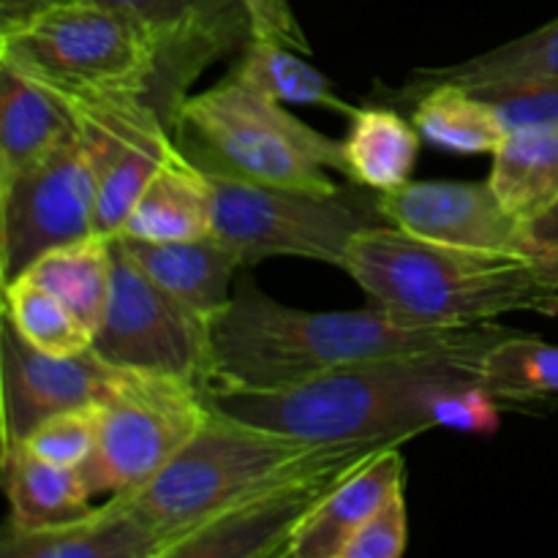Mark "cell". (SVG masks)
<instances>
[{"mask_svg": "<svg viewBox=\"0 0 558 558\" xmlns=\"http://www.w3.org/2000/svg\"><path fill=\"white\" fill-rule=\"evenodd\" d=\"M510 327H403L368 303L360 311L289 308L245 281L210 319L207 396L267 392L392 354L488 352Z\"/></svg>", "mask_w": 558, "mask_h": 558, "instance_id": "obj_1", "label": "cell"}, {"mask_svg": "<svg viewBox=\"0 0 558 558\" xmlns=\"http://www.w3.org/2000/svg\"><path fill=\"white\" fill-rule=\"evenodd\" d=\"M485 352L392 354L267 392L210 396L223 412L305 441L417 436L441 396L480 385Z\"/></svg>", "mask_w": 558, "mask_h": 558, "instance_id": "obj_2", "label": "cell"}, {"mask_svg": "<svg viewBox=\"0 0 558 558\" xmlns=\"http://www.w3.org/2000/svg\"><path fill=\"white\" fill-rule=\"evenodd\" d=\"M347 272L403 327H474L515 311L558 316V289L529 259L430 243L396 227L360 232Z\"/></svg>", "mask_w": 558, "mask_h": 558, "instance_id": "obj_3", "label": "cell"}, {"mask_svg": "<svg viewBox=\"0 0 558 558\" xmlns=\"http://www.w3.org/2000/svg\"><path fill=\"white\" fill-rule=\"evenodd\" d=\"M180 150L207 174L336 194L330 172L347 174L343 142L319 134L240 71L189 93L172 120Z\"/></svg>", "mask_w": 558, "mask_h": 558, "instance_id": "obj_4", "label": "cell"}, {"mask_svg": "<svg viewBox=\"0 0 558 558\" xmlns=\"http://www.w3.org/2000/svg\"><path fill=\"white\" fill-rule=\"evenodd\" d=\"M316 447L319 441L262 428L213 403L194 439L150 483L114 496L153 534L156 558H169L189 534L287 477Z\"/></svg>", "mask_w": 558, "mask_h": 558, "instance_id": "obj_5", "label": "cell"}, {"mask_svg": "<svg viewBox=\"0 0 558 558\" xmlns=\"http://www.w3.org/2000/svg\"><path fill=\"white\" fill-rule=\"evenodd\" d=\"M0 60L58 98L147 93L161 80V47L136 16L98 3H54L0 27Z\"/></svg>", "mask_w": 558, "mask_h": 558, "instance_id": "obj_6", "label": "cell"}, {"mask_svg": "<svg viewBox=\"0 0 558 558\" xmlns=\"http://www.w3.org/2000/svg\"><path fill=\"white\" fill-rule=\"evenodd\" d=\"M213 189V232L245 265L270 256H300L347 270V251L360 232L390 227L371 189L314 194L270 183L207 174Z\"/></svg>", "mask_w": 558, "mask_h": 558, "instance_id": "obj_7", "label": "cell"}, {"mask_svg": "<svg viewBox=\"0 0 558 558\" xmlns=\"http://www.w3.org/2000/svg\"><path fill=\"white\" fill-rule=\"evenodd\" d=\"M213 401L199 381L120 371L98 401V441L80 463L87 494H125L150 483L205 425Z\"/></svg>", "mask_w": 558, "mask_h": 558, "instance_id": "obj_8", "label": "cell"}, {"mask_svg": "<svg viewBox=\"0 0 558 558\" xmlns=\"http://www.w3.org/2000/svg\"><path fill=\"white\" fill-rule=\"evenodd\" d=\"M414 436L325 441L300 466L256 490L169 550V558H289L294 539L338 483L376 452Z\"/></svg>", "mask_w": 558, "mask_h": 558, "instance_id": "obj_9", "label": "cell"}, {"mask_svg": "<svg viewBox=\"0 0 558 558\" xmlns=\"http://www.w3.org/2000/svg\"><path fill=\"white\" fill-rule=\"evenodd\" d=\"M90 349L114 368L178 376L205 387L210 319L153 281L114 238L112 294Z\"/></svg>", "mask_w": 558, "mask_h": 558, "instance_id": "obj_10", "label": "cell"}, {"mask_svg": "<svg viewBox=\"0 0 558 558\" xmlns=\"http://www.w3.org/2000/svg\"><path fill=\"white\" fill-rule=\"evenodd\" d=\"M98 180L76 125L0 194L3 287L52 248L96 232Z\"/></svg>", "mask_w": 558, "mask_h": 558, "instance_id": "obj_11", "label": "cell"}, {"mask_svg": "<svg viewBox=\"0 0 558 558\" xmlns=\"http://www.w3.org/2000/svg\"><path fill=\"white\" fill-rule=\"evenodd\" d=\"M58 101L69 109L96 169V234L118 238L136 196L172 150V125L147 93Z\"/></svg>", "mask_w": 558, "mask_h": 558, "instance_id": "obj_12", "label": "cell"}, {"mask_svg": "<svg viewBox=\"0 0 558 558\" xmlns=\"http://www.w3.org/2000/svg\"><path fill=\"white\" fill-rule=\"evenodd\" d=\"M379 207L387 223L430 243L458 245L472 251H496L537 262V245L526 221L501 205L494 185L434 180V183H403L379 194Z\"/></svg>", "mask_w": 558, "mask_h": 558, "instance_id": "obj_13", "label": "cell"}, {"mask_svg": "<svg viewBox=\"0 0 558 558\" xmlns=\"http://www.w3.org/2000/svg\"><path fill=\"white\" fill-rule=\"evenodd\" d=\"M120 371L93 349L49 354L33 347L9 316H0V392H3V447L25 439L47 417L104 401Z\"/></svg>", "mask_w": 558, "mask_h": 558, "instance_id": "obj_14", "label": "cell"}, {"mask_svg": "<svg viewBox=\"0 0 558 558\" xmlns=\"http://www.w3.org/2000/svg\"><path fill=\"white\" fill-rule=\"evenodd\" d=\"M136 16L161 47L158 101L172 125L189 85L210 60L251 38V22L240 0H98Z\"/></svg>", "mask_w": 558, "mask_h": 558, "instance_id": "obj_15", "label": "cell"}, {"mask_svg": "<svg viewBox=\"0 0 558 558\" xmlns=\"http://www.w3.org/2000/svg\"><path fill=\"white\" fill-rule=\"evenodd\" d=\"M131 259L167 292L189 303L207 319L232 300V278L243 267L238 251L229 248L216 232L194 240H140L118 234Z\"/></svg>", "mask_w": 558, "mask_h": 558, "instance_id": "obj_16", "label": "cell"}, {"mask_svg": "<svg viewBox=\"0 0 558 558\" xmlns=\"http://www.w3.org/2000/svg\"><path fill=\"white\" fill-rule=\"evenodd\" d=\"M156 554L153 534L120 496L76 521L31 532L5 529L0 539L3 558H156Z\"/></svg>", "mask_w": 558, "mask_h": 558, "instance_id": "obj_17", "label": "cell"}, {"mask_svg": "<svg viewBox=\"0 0 558 558\" xmlns=\"http://www.w3.org/2000/svg\"><path fill=\"white\" fill-rule=\"evenodd\" d=\"M213 232V189L189 156L172 145L161 167L136 196L120 234L140 240H194Z\"/></svg>", "mask_w": 558, "mask_h": 558, "instance_id": "obj_18", "label": "cell"}, {"mask_svg": "<svg viewBox=\"0 0 558 558\" xmlns=\"http://www.w3.org/2000/svg\"><path fill=\"white\" fill-rule=\"evenodd\" d=\"M403 445H392L354 469L314 510L294 539L289 558H341L349 539L403 483Z\"/></svg>", "mask_w": 558, "mask_h": 558, "instance_id": "obj_19", "label": "cell"}, {"mask_svg": "<svg viewBox=\"0 0 558 558\" xmlns=\"http://www.w3.org/2000/svg\"><path fill=\"white\" fill-rule=\"evenodd\" d=\"M558 80V16L539 31L515 38L499 49L441 69H420L409 76L401 98H414L434 85H461L480 96H496L537 82Z\"/></svg>", "mask_w": 558, "mask_h": 558, "instance_id": "obj_20", "label": "cell"}, {"mask_svg": "<svg viewBox=\"0 0 558 558\" xmlns=\"http://www.w3.org/2000/svg\"><path fill=\"white\" fill-rule=\"evenodd\" d=\"M71 125L69 109L47 87L0 60V194L36 167Z\"/></svg>", "mask_w": 558, "mask_h": 558, "instance_id": "obj_21", "label": "cell"}, {"mask_svg": "<svg viewBox=\"0 0 558 558\" xmlns=\"http://www.w3.org/2000/svg\"><path fill=\"white\" fill-rule=\"evenodd\" d=\"M3 485L11 507L5 529L14 532L58 526L93 512L80 469L47 461L22 441L3 447Z\"/></svg>", "mask_w": 558, "mask_h": 558, "instance_id": "obj_22", "label": "cell"}, {"mask_svg": "<svg viewBox=\"0 0 558 558\" xmlns=\"http://www.w3.org/2000/svg\"><path fill=\"white\" fill-rule=\"evenodd\" d=\"M423 134L417 125L387 107H365L352 114V129L343 140L347 178L371 191L401 189L409 183L420 156Z\"/></svg>", "mask_w": 558, "mask_h": 558, "instance_id": "obj_23", "label": "cell"}, {"mask_svg": "<svg viewBox=\"0 0 558 558\" xmlns=\"http://www.w3.org/2000/svg\"><path fill=\"white\" fill-rule=\"evenodd\" d=\"M22 276L49 289L74 311L82 325L96 332L112 294L114 238L93 232L74 243L60 245L33 262Z\"/></svg>", "mask_w": 558, "mask_h": 558, "instance_id": "obj_24", "label": "cell"}, {"mask_svg": "<svg viewBox=\"0 0 558 558\" xmlns=\"http://www.w3.org/2000/svg\"><path fill=\"white\" fill-rule=\"evenodd\" d=\"M488 183L521 221L558 199V125L512 131L494 150Z\"/></svg>", "mask_w": 558, "mask_h": 558, "instance_id": "obj_25", "label": "cell"}, {"mask_svg": "<svg viewBox=\"0 0 558 558\" xmlns=\"http://www.w3.org/2000/svg\"><path fill=\"white\" fill-rule=\"evenodd\" d=\"M412 123L425 142L463 156L494 153L510 136L490 98L450 82L414 98Z\"/></svg>", "mask_w": 558, "mask_h": 558, "instance_id": "obj_26", "label": "cell"}, {"mask_svg": "<svg viewBox=\"0 0 558 558\" xmlns=\"http://www.w3.org/2000/svg\"><path fill=\"white\" fill-rule=\"evenodd\" d=\"M240 74L256 87L281 104H305V107L332 109L338 114L352 118L357 109L343 101L332 82L322 71L298 58V49L270 38H245L243 60L238 65Z\"/></svg>", "mask_w": 558, "mask_h": 558, "instance_id": "obj_27", "label": "cell"}, {"mask_svg": "<svg viewBox=\"0 0 558 558\" xmlns=\"http://www.w3.org/2000/svg\"><path fill=\"white\" fill-rule=\"evenodd\" d=\"M480 385L507 403H532L558 392V347L512 330L480 360Z\"/></svg>", "mask_w": 558, "mask_h": 558, "instance_id": "obj_28", "label": "cell"}, {"mask_svg": "<svg viewBox=\"0 0 558 558\" xmlns=\"http://www.w3.org/2000/svg\"><path fill=\"white\" fill-rule=\"evenodd\" d=\"M3 314L41 352L76 354L93 343L90 327L82 325L63 300L27 276L3 287Z\"/></svg>", "mask_w": 558, "mask_h": 558, "instance_id": "obj_29", "label": "cell"}, {"mask_svg": "<svg viewBox=\"0 0 558 558\" xmlns=\"http://www.w3.org/2000/svg\"><path fill=\"white\" fill-rule=\"evenodd\" d=\"M98 441V403L52 414L22 439L36 456L60 466H80Z\"/></svg>", "mask_w": 558, "mask_h": 558, "instance_id": "obj_30", "label": "cell"}, {"mask_svg": "<svg viewBox=\"0 0 558 558\" xmlns=\"http://www.w3.org/2000/svg\"><path fill=\"white\" fill-rule=\"evenodd\" d=\"M409 515L403 499V483L381 501L379 510L354 532L341 558H398L407 550Z\"/></svg>", "mask_w": 558, "mask_h": 558, "instance_id": "obj_31", "label": "cell"}, {"mask_svg": "<svg viewBox=\"0 0 558 558\" xmlns=\"http://www.w3.org/2000/svg\"><path fill=\"white\" fill-rule=\"evenodd\" d=\"M434 428L461 430V434H496L501 425L499 398L490 396L483 385H469L452 390L436 401L430 412Z\"/></svg>", "mask_w": 558, "mask_h": 558, "instance_id": "obj_32", "label": "cell"}, {"mask_svg": "<svg viewBox=\"0 0 558 558\" xmlns=\"http://www.w3.org/2000/svg\"><path fill=\"white\" fill-rule=\"evenodd\" d=\"M485 98L496 104V112L510 134L521 129H537V125H558V80Z\"/></svg>", "mask_w": 558, "mask_h": 558, "instance_id": "obj_33", "label": "cell"}, {"mask_svg": "<svg viewBox=\"0 0 558 558\" xmlns=\"http://www.w3.org/2000/svg\"><path fill=\"white\" fill-rule=\"evenodd\" d=\"M240 3H243L245 14H248L251 36L287 44V47L305 54L311 52L308 36L298 25V16H294L289 0H240Z\"/></svg>", "mask_w": 558, "mask_h": 558, "instance_id": "obj_34", "label": "cell"}, {"mask_svg": "<svg viewBox=\"0 0 558 558\" xmlns=\"http://www.w3.org/2000/svg\"><path fill=\"white\" fill-rule=\"evenodd\" d=\"M526 229L532 234L534 245H537L534 267H537L539 278L548 287L558 289V199L545 207L539 216H534L532 221H526Z\"/></svg>", "mask_w": 558, "mask_h": 558, "instance_id": "obj_35", "label": "cell"}, {"mask_svg": "<svg viewBox=\"0 0 558 558\" xmlns=\"http://www.w3.org/2000/svg\"><path fill=\"white\" fill-rule=\"evenodd\" d=\"M54 3H69V0H0V27L14 25V22L25 20V16Z\"/></svg>", "mask_w": 558, "mask_h": 558, "instance_id": "obj_36", "label": "cell"}]
</instances>
